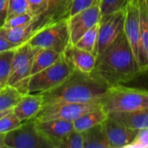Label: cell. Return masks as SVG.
<instances>
[{"instance_id":"1","label":"cell","mask_w":148,"mask_h":148,"mask_svg":"<svg viewBox=\"0 0 148 148\" xmlns=\"http://www.w3.org/2000/svg\"><path fill=\"white\" fill-rule=\"evenodd\" d=\"M92 73L108 87L128 82L143 74L124 31L96 57Z\"/></svg>"},{"instance_id":"2","label":"cell","mask_w":148,"mask_h":148,"mask_svg":"<svg viewBox=\"0 0 148 148\" xmlns=\"http://www.w3.org/2000/svg\"><path fill=\"white\" fill-rule=\"evenodd\" d=\"M108 88L93 73L74 70L60 85L42 94L43 105L100 101Z\"/></svg>"},{"instance_id":"3","label":"cell","mask_w":148,"mask_h":148,"mask_svg":"<svg viewBox=\"0 0 148 148\" xmlns=\"http://www.w3.org/2000/svg\"><path fill=\"white\" fill-rule=\"evenodd\" d=\"M100 103L108 114L147 108L148 90L127 88L121 84L111 86L100 99Z\"/></svg>"},{"instance_id":"4","label":"cell","mask_w":148,"mask_h":148,"mask_svg":"<svg viewBox=\"0 0 148 148\" xmlns=\"http://www.w3.org/2000/svg\"><path fill=\"white\" fill-rule=\"evenodd\" d=\"M75 69L62 54L48 68L29 76L28 94L42 95L60 85Z\"/></svg>"},{"instance_id":"5","label":"cell","mask_w":148,"mask_h":148,"mask_svg":"<svg viewBox=\"0 0 148 148\" xmlns=\"http://www.w3.org/2000/svg\"><path fill=\"white\" fill-rule=\"evenodd\" d=\"M68 18L47 24L36 30L28 43L37 49H49L62 54L70 43Z\"/></svg>"},{"instance_id":"6","label":"cell","mask_w":148,"mask_h":148,"mask_svg":"<svg viewBox=\"0 0 148 148\" xmlns=\"http://www.w3.org/2000/svg\"><path fill=\"white\" fill-rule=\"evenodd\" d=\"M124 34L140 69L143 73L147 71L148 58L141 42L140 8L137 0H132L126 8Z\"/></svg>"},{"instance_id":"7","label":"cell","mask_w":148,"mask_h":148,"mask_svg":"<svg viewBox=\"0 0 148 148\" xmlns=\"http://www.w3.org/2000/svg\"><path fill=\"white\" fill-rule=\"evenodd\" d=\"M4 143L9 148H54L51 141L37 129L35 120L23 122L18 127L6 133Z\"/></svg>"},{"instance_id":"8","label":"cell","mask_w":148,"mask_h":148,"mask_svg":"<svg viewBox=\"0 0 148 148\" xmlns=\"http://www.w3.org/2000/svg\"><path fill=\"white\" fill-rule=\"evenodd\" d=\"M100 101L89 102L58 103L43 105L34 118L36 121L65 120L74 121L85 113L101 107Z\"/></svg>"},{"instance_id":"9","label":"cell","mask_w":148,"mask_h":148,"mask_svg":"<svg viewBox=\"0 0 148 148\" xmlns=\"http://www.w3.org/2000/svg\"><path fill=\"white\" fill-rule=\"evenodd\" d=\"M126 10L101 16L99 23L98 39L95 49L96 57L100 56L124 31Z\"/></svg>"},{"instance_id":"10","label":"cell","mask_w":148,"mask_h":148,"mask_svg":"<svg viewBox=\"0 0 148 148\" xmlns=\"http://www.w3.org/2000/svg\"><path fill=\"white\" fill-rule=\"evenodd\" d=\"M101 13L99 4L92 5L68 17L70 43L75 44L89 29L100 22Z\"/></svg>"},{"instance_id":"11","label":"cell","mask_w":148,"mask_h":148,"mask_svg":"<svg viewBox=\"0 0 148 148\" xmlns=\"http://www.w3.org/2000/svg\"><path fill=\"white\" fill-rule=\"evenodd\" d=\"M101 127L110 148H127L133 142L139 131L127 127L109 116L101 123Z\"/></svg>"},{"instance_id":"12","label":"cell","mask_w":148,"mask_h":148,"mask_svg":"<svg viewBox=\"0 0 148 148\" xmlns=\"http://www.w3.org/2000/svg\"><path fill=\"white\" fill-rule=\"evenodd\" d=\"M72 2L73 0H47L45 10L33 19L34 32L47 24L68 18Z\"/></svg>"},{"instance_id":"13","label":"cell","mask_w":148,"mask_h":148,"mask_svg":"<svg viewBox=\"0 0 148 148\" xmlns=\"http://www.w3.org/2000/svg\"><path fill=\"white\" fill-rule=\"evenodd\" d=\"M62 55L75 70L90 74L95 69L96 56L91 52L78 48L75 44L69 43Z\"/></svg>"},{"instance_id":"14","label":"cell","mask_w":148,"mask_h":148,"mask_svg":"<svg viewBox=\"0 0 148 148\" xmlns=\"http://www.w3.org/2000/svg\"><path fill=\"white\" fill-rule=\"evenodd\" d=\"M43 106L42 95L27 94L22 96L21 100L13 108V113L23 123L33 120Z\"/></svg>"},{"instance_id":"15","label":"cell","mask_w":148,"mask_h":148,"mask_svg":"<svg viewBox=\"0 0 148 148\" xmlns=\"http://www.w3.org/2000/svg\"><path fill=\"white\" fill-rule=\"evenodd\" d=\"M34 120V119H33ZM36 126L42 134L51 141L54 146L55 141L74 130L73 121L65 120H49L36 121ZM55 148V146H54Z\"/></svg>"},{"instance_id":"16","label":"cell","mask_w":148,"mask_h":148,"mask_svg":"<svg viewBox=\"0 0 148 148\" xmlns=\"http://www.w3.org/2000/svg\"><path fill=\"white\" fill-rule=\"evenodd\" d=\"M108 116L132 129L141 130L148 127V108L131 112L111 113Z\"/></svg>"},{"instance_id":"17","label":"cell","mask_w":148,"mask_h":148,"mask_svg":"<svg viewBox=\"0 0 148 148\" xmlns=\"http://www.w3.org/2000/svg\"><path fill=\"white\" fill-rule=\"evenodd\" d=\"M108 117V114L101 106L85 113L84 114L75 120L73 121L74 129L80 133H83L84 131L93 127L101 124Z\"/></svg>"},{"instance_id":"18","label":"cell","mask_w":148,"mask_h":148,"mask_svg":"<svg viewBox=\"0 0 148 148\" xmlns=\"http://www.w3.org/2000/svg\"><path fill=\"white\" fill-rule=\"evenodd\" d=\"M32 22L17 27H0V35L10 42L20 46L27 42L34 34Z\"/></svg>"},{"instance_id":"19","label":"cell","mask_w":148,"mask_h":148,"mask_svg":"<svg viewBox=\"0 0 148 148\" xmlns=\"http://www.w3.org/2000/svg\"><path fill=\"white\" fill-rule=\"evenodd\" d=\"M62 54L49 49H38L36 51L30 71V75L40 72L41 70L48 68L49 66L52 65L54 62H56Z\"/></svg>"},{"instance_id":"20","label":"cell","mask_w":148,"mask_h":148,"mask_svg":"<svg viewBox=\"0 0 148 148\" xmlns=\"http://www.w3.org/2000/svg\"><path fill=\"white\" fill-rule=\"evenodd\" d=\"M82 135L84 148H110L101 124L84 131Z\"/></svg>"},{"instance_id":"21","label":"cell","mask_w":148,"mask_h":148,"mask_svg":"<svg viewBox=\"0 0 148 148\" xmlns=\"http://www.w3.org/2000/svg\"><path fill=\"white\" fill-rule=\"evenodd\" d=\"M37 50V48L32 47L28 43V42L18 46L14 50L10 65V73L16 69L17 68H19L20 66L31 61L34 58Z\"/></svg>"},{"instance_id":"22","label":"cell","mask_w":148,"mask_h":148,"mask_svg":"<svg viewBox=\"0 0 148 148\" xmlns=\"http://www.w3.org/2000/svg\"><path fill=\"white\" fill-rule=\"evenodd\" d=\"M22 96L14 87L4 86L0 90V112L13 108L21 100Z\"/></svg>"},{"instance_id":"23","label":"cell","mask_w":148,"mask_h":148,"mask_svg":"<svg viewBox=\"0 0 148 148\" xmlns=\"http://www.w3.org/2000/svg\"><path fill=\"white\" fill-rule=\"evenodd\" d=\"M100 23V22H99ZM99 23L89 29L87 32H85L80 39L75 43L80 49L87 50L95 55L97 39H98V32H99Z\"/></svg>"},{"instance_id":"24","label":"cell","mask_w":148,"mask_h":148,"mask_svg":"<svg viewBox=\"0 0 148 148\" xmlns=\"http://www.w3.org/2000/svg\"><path fill=\"white\" fill-rule=\"evenodd\" d=\"M55 148H84L82 133L75 129L54 143Z\"/></svg>"},{"instance_id":"25","label":"cell","mask_w":148,"mask_h":148,"mask_svg":"<svg viewBox=\"0 0 148 148\" xmlns=\"http://www.w3.org/2000/svg\"><path fill=\"white\" fill-rule=\"evenodd\" d=\"M15 49L0 52V84L3 86H6L8 82L10 74L11 60Z\"/></svg>"},{"instance_id":"26","label":"cell","mask_w":148,"mask_h":148,"mask_svg":"<svg viewBox=\"0 0 148 148\" xmlns=\"http://www.w3.org/2000/svg\"><path fill=\"white\" fill-rule=\"evenodd\" d=\"M131 1L132 0H100L99 6L101 16L119 10H126Z\"/></svg>"},{"instance_id":"27","label":"cell","mask_w":148,"mask_h":148,"mask_svg":"<svg viewBox=\"0 0 148 148\" xmlns=\"http://www.w3.org/2000/svg\"><path fill=\"white\" fill-rule=\"evenodd\" d=\"M138 4L140 8V25L141 42L148 58V13L142 3L138 2Z\"/></svg>"},{"instance_id":"28","label":"cell","mask_w":148,"mask_h":148,"mask_svg":"<svg viewBox=\"0 0 148 148\" xmlns=\"http://www.w3.org/2000/svg\"><path fill=\"white\" fill-rule=\"evenodd\" d=\"M22 122L13 113V109L0 119V134H6L19 126Z\"/></svg>"},{"instance_id":"29","label":"cell","mask_w":148,"mask_h":148,"mask_svg":"<svg viewBox=\"0 0 148 148\" xmlns=\"http://www.w3.org/2000/svg\"><path fill=\"white\" fill-rule=\"evenodd\" d=\"M33 19H34V16L29 11H26L23 13L15 15V16L6 19L3 27L11 28V27H17V26L24 25V24H27V23L32 22Z\"/></svg>"},{"instance_id":"30","label":"cell","mask_w":148,"mask_h":148,"mask_svg":"<svg viewBox=\"0 0 148 148\" xmlns=\"http://www.w3.org/2000/svg\"><path fill=\"white\" fill-rule=\"evenodd\" d=\"M26 11H28L27 0H9V10L7 19L15 15Z\"/></svg>"},{"instance_id":"31","label":"cell","mask_w":148,"mask_h":148,"mask_svg":"<svg viewBox=\"0 0 148 148\" xmlns=\"http://www.w3.org/2000/svg\"><path fill=\"white\" fill-rule=\"evenodd\" d=\"M127 148H148V127L139 130L133 142Z\"/></svg>"},{"instance_id":"32","label":"cell","mask_w":148,"mask_h":148,"mask_svg":"<svg viewBox=\"0 0 148 148\" xmlns=\"http://www.w3.org/2000/svg\"><path fill=\"white\" fill-rule=\"evenodd\" d=\"M28 11L35 17L42 14L47 6V0H27Z\"/></svg>"},{"instance_id":"33","label":"cell","mask_w":148,"mask_h":148,"mask_svg":"<svg viewBox=\"0 0 148 148\" xmlns=\"http://www.w3.org/2000/svg\"><path fill=\"white\" fill-rule=\"evenodd\" d=\"M99 2H100V0H73L71 9H70L69 16L80 12L92 5L99 4Z\"/></svg>"},{"instance_id":"34","label":"cell","mask_w":148,"mask_h":148,"mask_svg":"<svg viewBox=\"0 0 148 148\" xmlns=\"http://www.w3.org/2000/svg\"><path fill=\"white\" fill-rule=\"evenodd\" d=\"M9 0H0V27L3 26L8 16Z\"/></svg>"},{"instance_id":"35","label":"cell","mask_w":148,"mask_h":148,"mask_svg":"<svg viewBox=\"0 0 148 148\" xmlns=\"http://www.w3.org/2000/svg\"><path fill=\"white\" fill-rule=\"evenodd\" d=\"M18 46L10 42L9 41H7L3 36L0 35V52L3 51H6V50H11V49H16Z\"/></svg>"},{"instance_id":"36","label":"cell","mask_w":148,"mask_h":148,"mask_svg":"<svg viewBox=\"0 0 148 148\" xmlns=\"http://www.w3.org/2000/svg\"><path fill=\"white\" fill-rule=\"evenodd\" d=\"M4 136L5 134H0V148H7L4 143Z\"/></svg>"},{"instance_id":"37","label":"cell","mask_w":148,"mask_h":148,"mask_svg":"<svg viewBox=\"0 0 148 148\" xmlns=\"http://www.w3.org/2000/svg\"><path fill=\"white\" fill-rule=\"evenodd\" d=\"M137 1L144 5V7L146 8V10H147L148 13V0H137Z\"/></svg>"},{"instance_id":"38","label":"cell","mask_w":148,"mask_h":148,"mask_svg":"<svg viewBox=\"0 0 148 148\" xmlns=\"http://www.w3.org/2000/svg\"><path fill=\"white\" fill-rule=\"evenodd\" d=\"M13 108H11V109H9V110H6V111H3V112H0V119L3 116V115H5L6 114H8L9 112H10L11 110H12Z\"/></svg>"},{"instance_id":"39","label":"cell","mask_w":148,"mask_h":148,"mask_svg":"<svg viewBox=\"0 0 148 148\" xmlns=\"http://www.w3.org/2000/svg\"><path fill=\"white\" fill-rule=\"evenodd\" d=\"M3 87H4V86H3V85H1V84H0V90H1Z\"/></svg>"}]
</instances>
